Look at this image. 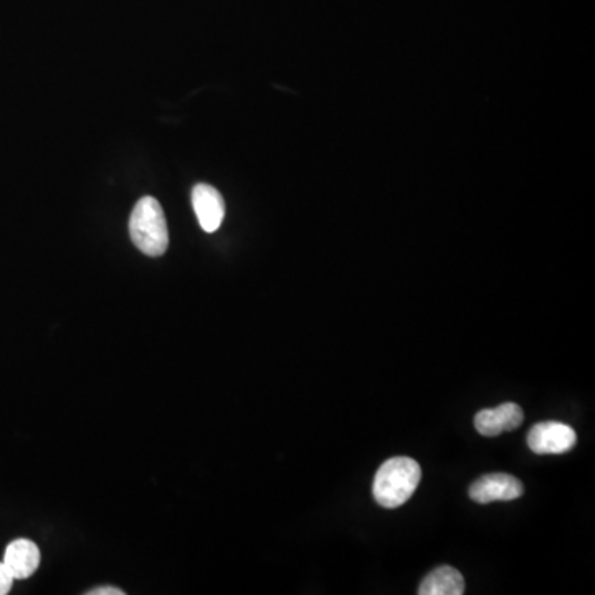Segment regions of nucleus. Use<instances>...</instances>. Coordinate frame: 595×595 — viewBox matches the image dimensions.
I'll use <instances>...</instances> for the list:
<instances>
[{"label": "nucleus", "mask_w": 595, "mask_h": 595, "mask_svg": "<svg viewBox=\"0 0 595 595\" xmlns=\"http://www.w3.org/2000/svg\"><path fill=\"white\" fill-rule=\"evenodd\" d=\"M88 595H124V591L116 587H98L95 591L88 592Z\"/></svg>", "instance_id": "9d476101"}, {"label": "nucleus", "mask_w": 595, "mask_h": 595, "mask_svg": "<svg viewBox=\"0 0 595 595\" xmlns=\"http://www.w3.org/2000/svg\"><path fill=\"white\" fill-rule=\"evenodd\" d=\"M422 478L419 463L409 457L387 460L374 478V500L387 510H396L412 498Z\"/></svg>", "instance_id": "f257e3e1"}, {"label": "nucleus", "mask_w": 595, "mask_h": 595, "mask_svg": "<svg viewBox=\"0 0 595 595\" xmlns=\"http://www.w3.org/2000/svg\"><path fill=\"white\" fill-rule=\"evenodd\" d=\"M129 234L134 245L149 257H161L169 245L166 217L154 197H143L134 205L129 219Z\"/></svg>", "instance_id": "f03ea898"}, {"label": "nucleus", "mask_w": 595, "mask_h": 595, "mask_svg": "<svg viewBox=\"0 0 595 595\" xmlns=\"http://www.w3.org/2000/svg\"><path fill=\"white\" fill-rule=\"evenodd\" d=\"M576 430L561 422H543L529 430L528 447L536 455H561L574 448Z\"/></svg>", "instance_id": "7ed1b4c3"}, {"label": "nucleus", "mask_w": 595, "mask_h": 595, "mask_svg": "<svg viewBox=\"0 0 595 595\" xmlns=\"http://www.w3.org/2000/svg\"><path fill=\"white\" fill-rule=\"evenodd\" d=\"M465 592V581L457 569L440 566L430 572L420 584V595H462Z\"/></svg>", "instance_id": "6e6552de"}, {"label": "nucleus", "mask_w": 595, "mask_h": 595, "mask_svg": "<svg viewBox=\"0 0 595 595\" xmlns=\"http://www.w3.org/2000/svg\"><path fill=\"white\" fill-rule=\"evenodd\" d=\"M468 493L476 503L488 505L493 501L518 500L519 496H523L524 486L515 476L491 473L476 480Z\"/></svg>", "instance_id": "20e7f679"}, {"label": "nucleus", "mask_w": 595, "mask_h": 595, "mask_svg": "<svg viewBox=\"0 0 595 595\" xmlns=\"http://www.w3.org/2000/svg\"><path fill=\"white\" fill-rule=\"evenodd\" d=\"M192 207L200 227L207 232H217L225 217V200L215 187L197 184L192 191Z\"/></svg>", "instance_id": "39448f33"}, {"label": "nucleus", "mask_w": 595, "mask_h": 595, "mask_svg": "<svg viewBox=\"0 0 595 595\" xmlns=\"http://www.w3.org/2000/svg\"><path fill=\"white\" fill-rule=\"evenodd\" d=\"M4 564L14 579H29L40 566V549L29 539H17L5 549Z\"/></svg>", "instance_id": "0eeeda50"}, {"label": "nucleus", "mask_w": 595, "mask_h": 595, "mask_svg": "<svg viewBox=\"0 0 595 595\" xmlns=\"http://www.w3.org/2000/svg\"><path fill=\"white\" fill-rule=\"evenodd\" d=\"M523 409L515 402H506L496 409H485L475 417V427L485 437H496L503 432H511L523 424Z\"/></svg>", "instance_id": "423d86ee"}, {"label": "nucleus", "mask_w": 595, "mask_h": 595, "mask_svg": "<svg viewBox=\"0 0 595 595\" xmlns=\"http://www.w3.org/2000/svg\"><path fill=\"white\" fill-rule=\"evenodd\" d=\"M14 581V577L10 574L9 569L5 567L4 562H0V595L9 594Z\"/></svg>", "instance_id": "1a4fd4ad"}]
</instances>
